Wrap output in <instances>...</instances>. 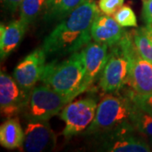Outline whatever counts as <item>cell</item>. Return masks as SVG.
<instances>
[{
    "instance_id": "obj_1",
    "label": "cell",
    "mask_w": 152,
    "mask_h": 152,
    "mask_svg": "<svg viewBox=\"0 0 152 152\" xmlns=\"http://www.w3.org/2000/svg\"><path fill=\"white\" fill-rule=\"evenodd\" d=\"M96 4L86 0L64 18L44 39L42 49L47 56L72 54L84 48L91 39L93 20L101 10Z\"/></svg>"
},
{
    "instance_id": "obj_2",
    "label": "cell",
    "mask_w": 152,
    "mask_h": 152,
    "mask_svg": "<svg viewBox=\"0 0 152 152\" xmlns=\"http://www.w3.org/2000/svg\"><path fill=\"white\" fill-rule=\"evenodd\" d=\"M41 81L70 101L86 91L81 51L72 53L63 62L54 60L46 64Z\"/></svg>"
},
{
    "instance_id": "obj_3",
    "label": "cell",
    "mask_w": 152,
    "mask_h": 152,
    "mask_svg": "<svg viewBox=\"0 0 152 152\" xmlns=\"http://www.w3.org/2000/svg\"><path fill=\"white\" fill-rule=\"evenodd\" d=\"M135 51L132 31H126L118 43L109 47L107 60L99 78V86L104 92H116L128 84Z\"/></svg>"
},
{
    "instance_id": "obj_4",
    "label": "cell",
    "mask_w": 152,
    "mask_h": 152,
    "mask_svg": "<svg viewBox=\"0 0 152 152\" xmlns=\"http://www.w3.org/2000/svg\"><path fill=\"white\" fill-rule=\"evenodd\" d=\"M134 102L125 96L107 95L99 102L95 118L84 134H102L122 125L132 123L131 114Z\"/></svg>"
},
{
    "instance_id": "obj_5",
    "label": "cell",
    "mask_w": 152,
    "mask_h": 152,
    "mask_svg": "<svg viewBox=\"0 0 152 152\" xmlns=\"http://www.w3.org/2000/svg\"><path fill=\"white\" fill-rule=\"evenodd\" d=\"M71 102L46 84L31 90L22 115L30 121H48Z\"/></svg>"
},
{
    "instance_id": "obj_6",
    "label": "cell",
    "mask_w": 152,
    "mask_h": 152,
    "mask_svg": "<svg viewBox=\"0 0 152 152\" xmlns=\"http://www.w3.org/2000/svg\"><path fill=\"white\" fill-rule=\"evenodd\" d=\"M96 99L84 97L69 102L60 113V118L65 123L63 135L66 139L83 133L91 124L97 109Z\"/></svg>"
},
{
    "instance_id": "obj_7",
    "label": "cell",
    "mask_w": 152,
    "mask_h": 152,
    "mask_svg": "<svg viewBox=\"0 0 152 152\" xmlns=\"http://www.w3.org/2000/svg\"><path fill=\"white\" fill-rule=\"evenodd\" d=\"M140 134L132 123H128L104 133L101 149L110 152H150L151 145L139 135Z\"/></svg>"
},
{
    "instance_id": "obj_8",
    "label": "cell",
    "mask_w": 152,
    "mask_h": 152,
    "mask_svg": "<svg viewBox=\"0 0 152 152\" xmlns=\"http://www.w3.org/2000/svg\"><path fill=\"white\" fill-rule=\"evenodd\" d=\"M48 56L42 48L35 49L15 67L13 77L26 92L31 93L38 81H41Z\"/></svg>"
},
{
    "instance_id": "obj_9",
    "label": "cell",
    "mask_w": 152,
    "mask_h": 152,
    "mask_svg": "<svg viewBox=\"0 0 152 152\" xmlns=\"http://www.w3.org/2000/svg\"><path fill=\"white\" fill-rule=\"evenodd\" d=\"M30 93L23 91L14 77L6 73L0 74V108L1 113L10 118L21 114L27 103Z\"/></svg>"
},
{
    "instance_id": "obj_10",
    "label": "cell",
    "mask_w": 152,
    "mask_h": 152,
    "mask_svg": "<svg viewBox=\"0 0 152 152\" xmlns=\"http://www.w3.org/2000/svg\"><path fill=\"white\" fill-rule=\"evenodd\" d=\"M57 136L48 121H30L25 129L22 149L26 152L52 151L56 145Z\"/></svg>"
},
{
    "instance_id": "obj_11",
    "label": "cell",
    "mask_w": 152,
    "mask_h": 152,
    "mask_svg": "<svg viewBox=\"0 0 152 152\" xmlns=\"http://www.w3.org/2000/svg\"><path fill=\"white\" fill-rule=\"evenodd\" d=\"M109 47L106 44L90 42L82 48L85 66V88L88 90L94 82L100 78L108 57Z\"/></svg>"
},
{
    "instance_id": "obj_12",
    "label": "cell",
    "mask_w": 152,
    "mask_h": 152,
    "mask_svg": "<svg viewBox=\"0 0 152 152\" xmlns=\"http://www.w3.org/2000/svg\"><path fill=\"white\" fill-rule=\"evenodd\" d=\"M128 84L136 95L147 96L152 94V64L143 58L137 50L132 57Z\"/></svg>"
},
{
    "instance_id": "obj_13",
    "label": "cell",
    "mask_w": 152,
    "mask_h": 152,
    "mask_svg": "<svg viewBox=\"0 0 152 152\" xmlns=\"http://www.w3.org/2000/svg\"><path fill=\"white\" fill-rule=\"evenodd\" d=\"M125 31L120 26L114 17L102 14L101 11L94 19L91 26V37L99 43L107 45L112 47L118 43L124 36Z\"/></svg>"
},
{
    "instance_id": "obj_14",
    "label": "cell",
    "mask_w": 152,
    "mask_h": 152,
    "mask_svg": "<svg viewBox=\"0 0 152 152\" xmlns=\"http://www.w3.org/2000/svg\"><path fill=\"white\" fill-rule=\"evenodd\" d=\"M27 25L20 19L8 25L1 23L0 26V57L1 60L7 57L20 46L25 32L27 29Z\"/></svg>"
},
{
    "instance_id": "obj_15",
    "label": "cell",
    "mask_w": 152,
    "mask_h": 152,
    "mask_svg": "<svg viewBox=\"0 0 152 152\" xmlns=\"http://www.w3.org/2000/svg\"><path fill=\"white\" fill-rule=\"evenodd\" d=\"M25 137L19 120L15 118H10L0 127V144L6 149L21 148Z\"/></svg>"
},
{
    "instance_id": "obj_16",
    "label": "cell",
    "mask_w": 152,
    "mask_h": 152,
    "mask_svg": "<svg viewBox=\"0 0 152 152\" xmlns=\"http://www.w3.org/2000/svg\"><path fill=\"white\" fill-rule=\"evenodd\" d=\"M86 0H47L44 20L47 21H61Z\"/></svg>"
},
{
    "instance_id": "obj_17",
    "label": "cell",
    "mask_w": 152,
    "mask_h": 152,
    "mask_svg": "<svg viewBox=\"0 0 152 152\" xmlns=\"http://www.w3.org/2000/svg\"><path fill=\"white\" fill-rule=\"evenodd\" d=\"M132 36L139 54L152 64V26L146 25L137 28L132 31Z\"/></svg>"
},
{
    "instance_id": "obj_18",
    "label": "cell",
    "mask_w": 152,
    "mask_h": 152,
    "mask_svg": "<svg viewBox=\"0 0 152 152\" xmlns=\"http://www.w3.org/2000/svg\"><path fill=\"white\" fill-rule=\"evenodd\" d=\"M47 0H23L20 7V20L27 26L37 19L39 15L45 13Z\"/></svg>"
},
{
    "instance_id": "obj_19",
    "label": "cell",
    "mask_w": 152,
    "mask_h": 152,
    "mask_svg": "<svg viewBox=\"0 0 152 152\" xmlns=\"http://www.w3.org/2000/svg\"><path fill=\"white\" fill-rule=\"evenodd\" d=\"M131 122L141 134L152 137V113L140 107L134 102L131 114Z\"/></svg>"
},
{
    "instance_id": "obj_20",
    "label": "cell",
    "mask_w": 152,
    "mask_h": 152,
    "mask_svg": "<svg viewBox=\"0 0 152 152\" xmlns=\"http://www.w3.org/2000/svg\"><path fill=\"white\" fill-rule=\"evenodd\" d=\"M113 17L122 27H138L135 14L129 6H122Z\"/></svg>"
},
{
    "instance_id": "obj_21",
    "label": "cell",
    "mask_w": 152,
    "mask_h": 152,
    "mask_svg": "<svg viewBox=\"0 0 152 152\" xmlns=\"http://www.w3.org/2000/svg\"><path fill=\"white\" fill-rule=\"evenodd\" d=\"M126 95L130 98L137 106L145 110L148 113H152V94L147 95V96H139V95H136L130 89V91H129L126 93Z\"/></svg>"
},
{
    "instance_id": "obj_22",
    "label": "cell",
    "mask_w": 152,
    "mask_h": 152,
    "mask_svg": "<svg viewBox=\"0 0 152 152\" xmlns=\"http://www.w3.org/2000/svg\"><path fill=\"white\" fill-rule=\"evenodd\" d=\"M124 0H99L98 7L102 13L113 15L124 4Z\"/></svg>"
},
{
    "instance_id": "obj_23",
    "label": "cell",
    "mask_w": 152,
    "mask_h": 152,
    "mask_svg": "<svg viewBox=\"0 0 152 152\" xmlns=\"http://www.w3.org/2000/svg\"><path fill=\"white\" fill-rule=\"evenodd\" d=\"M142 18L146 25L152 26V0H144Z\"/></svg>"
},
{
    "instance_id": "obj_24",
    "label": "cell",
    "mask_w": 152,
    "mask_h": 152,
    "mask_svg": "<svg viewBox=\"0 0 152 152\" xmlns=\"http://www.w3.org/2000/svg\"><path fill=\"white\" fill-rule=\"evenodd\" d=\"M1 2L7 10L15 12L18 9H20L23 0H1Z\"/></svg>"
},
{
    "instance_id": "obj_25",
    "label": "cell",
    "mask_w": 152,
    "mask_h": 152,
    "mask_svg": "<svg viewBox=\"0 0 152 152\" xmlns=\"http://www.w3.org/2000/svg\"><path fill=\"white\" fill-rule=\"evenodd\" d=\"M150 145H151V147L152 149V137H150Z\"/></svg>"
},
{
    "instance_id": "obj_26",
    "label": "cell",
    "mask_w": 152,
    "mask_h": 152,
    "mask_svg": "<svg viewBox=\"0 0 152 152\" xmlns=\"http://www.w3.org/2000/svg\"><path fill=\"white\" fill-rule=\"evenodd\" d=\"M143 1H144V0H143Z\"/></svg>"
}]
</instances>
